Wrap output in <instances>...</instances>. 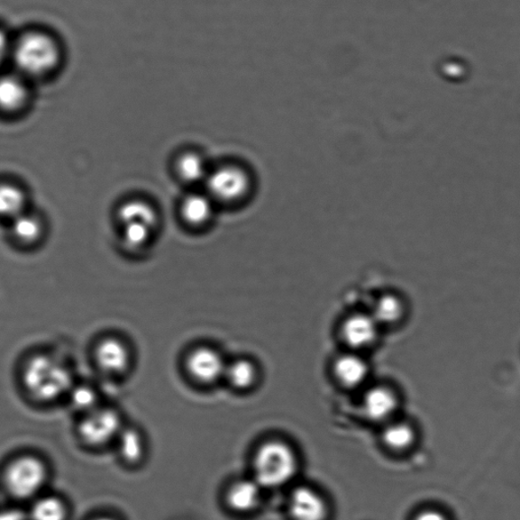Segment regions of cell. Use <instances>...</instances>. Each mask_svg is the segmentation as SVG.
<instances>
[{"mask_svg":"<svg viewBox=\"0 0 520 520\" xmlns=\"http://www.w3.org/2000/svg\"><path fill=\"white\" fill-rule=\"evenodd\" d=\"M23 383L38 402L51 403L68 396L74 388L69 368L50 355L32 357L23 371Z\"/></svg>","mask_w":520,"mask_h":520,"instance_id":"obj_1","label":"cell"},{"mask_svg":"<svg viewBox=\"0 0 520 520\" xmlns=\"http://www.w3.org/2000/svg\"><path fill=\"white\" fill-rule=\"evenodd\" d=\"M11 59L22 77H41L58 66L60 48L50 34L29 32L13 43Z\"/></svg>","mask_w":520,"mask_h":520,"instance_id":"obj_2","label":"cell"},{"mask_svg":"<svg viewBox=\"0 0 520 520\" xmlns=\"http://www.w3.org/2000/svg\"><path fill=\"white\" fill-rule=\"evenodd\" d=\"M297 470V457L287 443L275 440L262 444L256 452L253 479L262 488H278L289 483Z\"/></svg>","mask_w":520,"mask_h":520,"instance_id":"obj_3","label":"cell"},{"mask_svg":"<svg viewBox=\"0 0 520 520\" xmlns=\"http://www.w3.org/2000/svg\"><path fill=\"white\" fill-rule=\"evenodd\" d=\"M205 194L214 204L235 205L242 202L251 189L250 173L234 164L223 165L213 171L205 181Z\"/></svg>","mask_w":520,"mask_h":520,"instance_id":"obj_4","label":"cell"},{"mask_svg":"<svg viewBox=\"0 0 520 520\" xmlns=\"http://www.w3.org/2000/svg\"><path fill=\"white\" fill-rule=\"evenodd\" d=\"M47 478L48 470L43 461L33 455H23L5 470V484L14 497L28 499L43 489Z\"/></svg>","mask_w":520,"mask_h":520,"instance_id":"obj_5","label":"cell"},{"mask_svg":"<svg viewBox=\"0 0 520 520\" xmlns=\"http://www.w3.org/2000/svg\"><path fill=\"white\" fill-rule=\"evenodd\" d=\"M123 428L122 415L116 410L98 406L85 415L78 433L87 444L102 446L116 442Z\"/></svg>","mask_w":520,"mask_h":520,"instance_id":"obj_6","label":"cell"},{"mask_svg":"<svg viewBox=\"0 0 520 520\" xmlns=\"http://www.w3.org/2000/svg\"><path fill=\"white\" fill-rule=\"evenodd\" d=\"M287 515L291 520H329L330 508L322 495L301 486L290 494Z\"/></svg>","mask_w":520,"mask_h":520,"instance_id":"obj_7","label":"cell"},{"mask_svg":"<svg viewBox=\"0 0 520 520\" xmlns=\"http://www.w3.org/2000/svg\"><path fill=\"white\" fill-rule=\"evenodd\" d=\"M226 366L217 351L206 347L192 351L187 360L191 378L204 384H211L222 379Z\"/></svg>","mask_w":520,"mask_h":520,"instance_id":"obj_8","label":"cell"},{"mask_svg":"<svg viewBox=\"0 0 520 520\" xmlns=\"http://www.w3.org/2000/svg\"><path fill=\"white\" fill-rule=\"evenodd\" d=\"M379 327L371 314L351 315L342 325V337L351 348L370 347L379 337Z\"/></svg>","mask_w":520,"mask_h":520,"instance_id":"obj_9","label":"cell"},{"mask_svg":"<svg viewBox=\"0 0 520 520\" xmlns=\"http://www.w3.org/2000/svg\"><path fill=\"white\" fill-rule=\"evenodd\" d=\"M95 359L104 372L119 375L131 364V351L123 341L116 338L104 339L95 350Z\"/></svg>","mask_w":520,"mask_h":520,"instance_id":"obj_10","label":"cell"},{"mask_svg":"<svg viewBox=\"0 0 520 520\" xmlns=\"http://www.w3.org/2000/svg\"><path fill=\"white\" fill-rule=\"evenodd\" d=\"M261 488L254 479L234 483L226 494L227 506L239 515L253 514L261 504Z\"/></svg>","mask_w":520,"mask_h":520,"instance_id":"obj_11","label":"cell"},{"mask_svg":"<svg viewBox=\"0 0 520 520\" xmlns=\"http://www.w3.org/2000/svg\"><path fill=\"white\" fill-rule=\"evenodd\" d=\"M398 407V399L393 390L376 387L367 391L363 398L366 417L374 422L387 421L393 417Z\"/></svg>","mask_w":520,"mask_h":520,"instance_id":"obj_12","label":"cell"},{"mask_svg":"<svg viewBox=\"0 0 520 520\" xmlns=\"http://www.w3.org/2000/svg\"><path fill=\"white\" fill-rule=\"evenodd\" d=\"M28 99L25 78L19 74L0 76V111L6 114H17L26 106Z\"/></svg>","mask_w":520,"mask_h":520,"instance_id":"obj_13","label":"cell"},{"mask_svg":"<svg viewBox=\"0 0 520 520\" xmlns=\"http://www.w3.org/2000/svg\"><path fill=\"white\" fill-rule=\"evenodd\" d=\"M214 203L205 194H191L183 199L180 213L184 222L195 228H202L214 217Z\"/></svg>","mask_w":520,"mask_h":520,"instance_id":"obj_14","label":"cell"},{"mask_svg":"<svg viewBox=\"0 0 520 520\" xmlns=\"http://www.w3.org/2000/svg\"><path fill=\"white\" fill-rule=\"evenodd\" d=\"M333 372L343 387L354 388L366 381L369 367L359 356L343 355L335 361Z\"/></svg>","mask_w":520,"mask_h":520,"instance_id":"obj_15","label":"cell"},{"mask_svg":"<svg viewBox=\"0 0 520 520\" xmlns=\"http://www.w3.org/2000/svg\"><path fill=\"white\" fill-rule=\"evenodd\" d=\"M117 214L123 226L132 223L143 224L154 229L158 226L159 215L155 207L142 199L125 202L120 205Z\"/></svg>","mask_w":520,"mask_h":520,"instance_id":"obj_16","label":"cell"},{"mask_svg":"<svg viewBox=\"0 0 520 520\" xmlns=\"http://www.w3.org/2000/svg\"><path fill=\"white\" fill-rule=\"evenodd\" d=\"M43 231L42 220L27 211L11 221L12 236L22 245L35 244L41 238Z\"/></svg>","mask_w":520,"mask_h":520,"instance_id":"obj_17","label":"cell"},{"mask_svg":"<svg viewBox=\"0 0 520 520\" xmlns=\"http://www.w3.org/2000/svg\"><path fill=\"white\" fill-rule=\"evenodd\" d=\"M27 196L15 184L0 182V218L14 220L23 213H25Z\"/></svg>","mask_w":520,"mask_h":520,"instance_id":"obj_18","label":"cell"},{"mask_svg":"<svg viewBox=\"0 0 520 520\" xmlns=\"http://www.w3.org/2000/svg\"><path fill=\"white\" fill-rule=\"evenodd\" d=\"M404 302L395 294H384L375 302L371 315L379 325H391L404 316Z\"/></svg>","mask_w":520,"mask_h":520,"instance_id":"obj_19","label":"cell"},{"mask_svg":"<svg viewBox=\"0 0 520 520\" xmlns=\"http://www.w3.org/2000/svg\"><path fill=\"white\" fill-rule=\"evenodd\" d=\"M175 169L178 178L183 182L189 184L205 183L210 173L204 158L196 153H191V151L178 158Z\"/></svg>","mask_w":520,"mask_h":520,"instance_id":"obj_20","label":"cell"},{"mask_svg":"<svg viewBox=\"0 0 520 520\" xmlns=\"http://www.w3.org/2000/svg\"><path fill=\"white\" fill-rule=\"evenodd\" d=\"M115 442L120 457L132 465L141 461L145 454V442L138 430L123 428Z\"/></svg>","mask_w":520,"mask_h":520,"instance_id":"obj_21","label":"cell"},{"mask_svg":"<svg viewBox=\"0 0 520 520\" xmlns=\"http://www.w3.org/2000/svg\"><path fill=\"white\" fill-rule=\"evenodd\" d=\"M122 243L124 250L131 253H139L151 243L156 229L143 224L132 223L123 226Z\"/></svg>","mask_w":520,"mask_h":520,"instance_id":"obj_22","label":"cell"},{"mask_svg":"<svg viewBox=\"0 0 520 520\" xmlns=\"http://www.w3.org/2000/svg\"><path fill=\"white\" fill-rule=\"evenodd\" d=\"M382 438L384 444L390 450L404 452L414 444L415 432L410 424L397 422L384 429Z\"/></svg>","mask_w":520,"mask_h":520,"instance_id":"obj_23","label":"cell"},{"mask_svg":"<svg viewBox=\"0 0 520 520\" xmlns=\"http://www.w3.org/2000/svg\"><path fill=\"white\" fill-rule=\"evenodd\" d=\"M224 378L227 379L232 387L243 390L253 386L258 378V371L254 364L248 360H237L226 366Z\"/></svg>","mask_w":520,"mask_h":520,"instance_id":"obj_24","label":"cell"},{"mask_svg":"<svg viewBox=\"0 0 520 520\" xmlns=\"http://www.w3.org/2000/svg\"><path fill=\"white\" fill-rule=\"evenodd\" d=\"M67 516L66 504L54 496L37 499L31 509V517L33 520H66Z\"/></svg>","mask_w":520,"mask_h":520,"instance_id":"obj_25","label":"cell"},{"mask_svg":"<svg viewBox=\"0 0 520 520\" xmlns=\"http://www.w3.org/2000/svg\"><path fill=\"white\" fill-rule=\"evenodd\" d=\"M68 397L75 409L85 414L97 409L99 406L98 395L95 389L89 386H74L69 391Z\"/></svg>","mask_w":520,"mask_h":520,"instance_id":"obj_26","label":"cell"},{"mask_svg":"<svg viewBox=\"0 0 520 520\" xmlns=\"http://www.w3.org/2000/svg\"><path fill=\"white\" fill-rule=\"evenodd\" d=\"M13 42L3 28H0V67L7 59L11 58Z\"/></svg>","mask_w":520,"mask_h":520,"instance_id":"obj_27","label":"cell"},{"mask_svg":"<svg viewBox=\"0 0 520 520\" xmlns=\"http://www.w3.org/2000/svg\"><path fill=\"white\" fill-rule=\"evenodd\" d=\"M414 520H448V518L442 511L426 509L419 512Z\"/></svg>","mask_w":520,"mask_h":520,"instance_id":"obj_28","label":"cell"},{"mask_svg":"<svg viewBox=\"0 0 520 520\" xmlns=\"http://www.w3.org/2000/svg\"><path fill=\"white\" fill-rule=\"evenodd\" d=\"M25 516L18 510L0 511V520H23Z\"/></svg>","mask_w":520,"mask_h":520,"instance_id":"obj_29","label":"cell"},{"mask_svg":"<svg viewBox=\"0 0 520 520\" xmlns=\"http://www.w3.org/2000/svg\"><path fill=\"white\" fill-rule=\"evenodd\" d=\"M94 520H116L115 518H112V517H107V516H103V517H98L96 518Z\"/></svg>","mask_w":520,"mask_h":520,"instance_id":"obj_30","label":"cell"}]
</instances>
